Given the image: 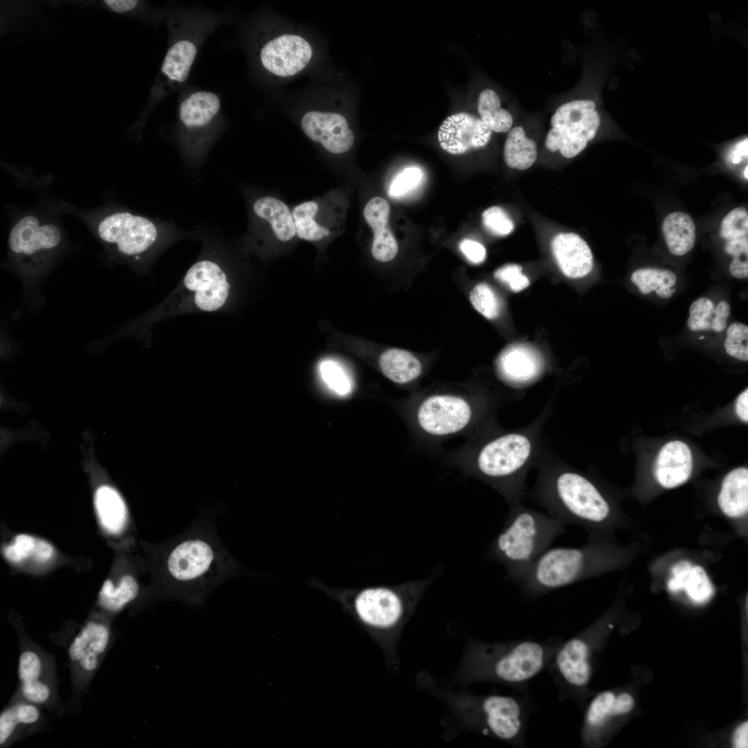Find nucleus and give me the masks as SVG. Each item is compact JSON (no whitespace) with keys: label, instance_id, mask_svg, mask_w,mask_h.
<instances>
[{"label":"nucleus","instance_id":"nucleus-7","mask_svg":"<svg viewBox=\"0 0 748 748\" xmlns=\"http://www.w3.org/2000/svg\"><path fill=\"white\" fill-rule=\"evenodd\" d=\"M600 125L601 116L596 100L576 93L553 112L544 147L548 152L563 158H574L596 137Z\"/></svg>","mask_w":748,"mask_h":748},{"label":"nucleus","instance_id":"nucleus-21","mask_svg":"<svg viewBox=\"0 0 748 748\" xmlns=\"http://www.w3.org/2000/svg\"><path fill=\"white\" fill-rule=\"evenodd\" d=\"M389 215V204L380 197L372 198L364 209L366 221L374 233L371 253L380 262L393 260L398 251L396 240L388 226Z\"/></svg>","mask_w":748,"mask_h":748},{"label":"nucleus","instance_id":"nucleus-47","mask_svg":"<svg viewBox=\"0 0 748 748\" xmlns=\"http://www.w3.org/2000/svg\"><path fill=\"white\" fill-rule=\"evenodd\" d=\"M724 251L733 258L748 256V237L727 240Z\"/></svg>","mask_w":748,"mask_h":748},{"label":"nucleus","instance_id":"nucleus-10","mask_svg":"<svg viewBox=\"0 0 748 748\" xmlns=\"http://www.w3.org/2000/svg\"><path fill=\"white\" fill-rule=\"evenodd\" d=\"M61 240V231L55 224L28 215L21 217L11 229L8 246L10 252L24 266L37 269L44 265Z\"/></svg>","mask_w":748,"mask_h":748},{"label":"nucleus","instance_id":"nucleus-18","mask_svg":"<svg viewBox=\"0 0 748 748\" xmlns=\"http://www.w3.org/2000/svg\"><path fill=\"white\" fill-rule=\"evenodd\" d=\"M551 249L560 270L567 278L585 277L593 268V254L590 247L575 233L555 235L551 240Z\"/></svg>","mask_w":748,"mask_h":748},{"label":"nucleus","instance_id":"nucleus-27","mask_svg":"<svg viewBox=\"0 0 748 748\" xmlns=\"http://www.w3.org/2000/svg\"><path fill=\"white\" fill-rule=\"evenodd\" d=\"M662 231L669 251L675 256H684L694 247L696 227L687 213L676 211L666 216Z\"/></svg>","mask_w":748,"mask_h":748},{"label":"nucleus","instance_id":"nucleus-29","mask_svg":"<svg viewBox=\"0 0 748 748\" xmlns=\"http://www.w3.org/2000/svg\"><path fill=\"white\" fill-rule=\"evenodd\" d=\"M730 312V305L726 301L715 305L710 299L701 297L691 305L687 325L692 331L713 330L720 332L726 328Z\"/></svg>","mask_w":748,"mask_h":748},{"label":"nucleus","instance_id":"nucleus-3","mask_svg":"<svg viewBox=\"0 0 748 748\" xmlns=\"http://www.w3.org/2000/svg\"><path fill=\"white\" fill-rule=\"evenodd\" d=\"M233 282L222 267L210 259L194 263L180 283L152 310L132 327L147 334L148 328L163 319L194 312H226L232 303Z\"/></svg>","mask_w":748,"mask_h":748},{"label":"nucleus","instance_id":"nucleus-1","mask_svg":"<svg viewBox=\"0 0 748 748\" xmlns=\"http://www.w3.org/2000/svg\"><path fill=\"white\" fill-rule=\"evenodd\" d=\"M431 580L355 589L330 587L315 578L308 584L337 602L380 646L389 667L395 668L402 632Z\"/></svg>","mask_w":748,"mask_h":748},{"label":"nucleus","instance_id":"nucleus-44","mask_svg":"<svg viewBox=\"0 0 748 748\" xmlns=\"http://www.w3.org/2000/svg\"><path fill=\"white\" fill-rule=\"evenodd\" d=\"M422 178L420 169L411 167L405 168L392 181L389 188V195L393 197L400 196L415 186Z\"/></svg>","mask_w":748,"mask_h":748},{"label":"nucleus","instance_id":"nucleus-25","mask_svg":"<svg viewBox=\"0 0 748 748\" xmlns=\"http://www.w3.org/2000/svg\"><path fill=\"white\" fill-rule=\"evenodd\" d=\"M718 501L722 511L730 517H739L748 510V470L740 467L724 477Z\"/></svg>","mask_w":748,"mask_h":748},{"label":"nucleus","instance_id":"nucleus-31","mask_svg":"<svg viewBox=\"0 0 748 748\" xmlns=\"http://www.w3.org/2000/svg\"><path fill=\"white\" fill-rule=\"evenodd\" d=\"M379 365L382 373L398 384L411 382L422 372L418 359L411 353L399 348H391L382 353Z\"/></svg>","mask_w":748,"mask_h":748},{"label":"nucleus","instance_id":"nucleus-6","mask_svg":"<svg viewBox=\"0 0 748 748\" xmlns=\"http://www.w3.org/2000/svg\"><path fill=\"white\" fill-rule=\"evenodd\" d=\"M546 502L551 516L585 528L607 522L611 515L609 504L597 487L572 471L560 472L548 480Z\"/></svg>","mask_w":748,"mask_h":748},{"label":"nucleus","instance_id":"nucleus-33","mask_svg":"<svg viewBox=\"0 0 748 748\" xmlns=\"http://www.w3.org/2000/svg\"><path fill=\"white\" fill-rule=\"evenodd\" d=\"M477 111L479 118L492 132L506 133L513 127L512 113L502 106L500 96L492 89H485L479 93Z\"/></svg>","mask_w":748,"mask_h":748},{"label":"nucleus","instance_id":"nucleus-17","mask_svg":"<svg viewBox=\"0 0 748 748\" xmlns=\"http://www.w3.org/2000/svg\"><path fill=\"white\" fill-rule=\"evenodd\" d=\"M110 641V632L103 623L89 621L75 636L69 648L71 662L82 673L91 675L98 668Z\"/></svg>","mask_w":748,"mask_h":748},{"label":"nucleus","instance_id":"nucleus-26","mask_svg":"<svg viewBox=\"0 0 748 748\" xmlns=\"http://www.w3.org/2000/svg\"><path fill=\"white\" fill-rule=\"evenodd\" d=\"M94 506L102 527L109 533H121L127 522V510L120 494L109 486H101L96 491Z\"/></svg>","mask_w":748,"mask_h":748},{"label":"nucleus","instance_id":"nucleus-14","mask_svg":"<svg viewBox=\"0 0 748 748\" xmlns=\"http://www.w3.org/2000/svg\"><path fill=\"white\" fill-rule=\"evenodd\" d=\"M492 133L479 117L461 112L448 116L442 123L438 131V139L443 150L451 154L460 155L486 147Z\"/></svg>","mask_w":748,"mask_h":748},{"label":"nucleus","instance_id":"nucleus-13","mask_svg":"<svg viewBox=\"0 0 748 748\" xmlns=\"http://www.w3.org/2000/svg\"><path fill=\"white\" fill-rule=\"evenodd\" d=\"M217 552L208 541L198 537L179 542L169 551L166 571L179 585H192L203 580L216 567Z\"/></svg>","mask_w":748,"mask_h":748},{"label":"nucleus","instance_id":"nucleus-42","mask_svg":"<svg viewBox=\"0 0 748 748\" xmlns=\"http://www.w3.org/2000/svg\"><path fill=\"white\" fill-rule=\"evenodd\" d=\"M482 222L483 225L496 235H507L514 229V223L511 218L504 209L498 206L485 210L482 213Z\"/></svg>","mask_w":748,"mask_h":748},{"label":"nucleus","instance_id":"nucleus-41","mask_svg":"<svg viewBox=\"0 0 748 748\" xmlns=\"http://www.w3.org/2000/svg\"><path fill=\"white\" fill-rule=\"evenodd\" d=\"M319 368L322 379L335 393L343 395L350 392L352 386L350 378L339 364L326 360L321 362Z\"/></svg>","mask_w":748,"mask_h":748},{"label":"nucleus","instance_id":"nucleus-30","mask_svg":"<svg viewBox=\"0 0 748 748\" xmlns=\"http://www.w3.org/2000/svg\"><path fill=\"white\" fill-rule=\"evenodd\" d=\"M53 546L44 540L28 534L17 535L3 548L5 558L12 564H21L28 560L44 563L53 558Z\"/></svg>","mask_w":748,"mask_h":748},{"label":"nucleus","instance_id":"nucleus-35","mask_svg":"<svg viewBox=\"0 0 748 748\" xmlns=\"http://www.w3.org/2000/svg\"><path fill=\"white\" fill-rule=\"evenodd\" d=\"M139 587L130 575L123 576L117 585L106 580L98 593V602L101 607L110 612H117L133 601L138 596Z\"/></svg>","mask_w":748,"mask_h":748},{"label":"nucleus","instance_id":"nucleus-32","mask_svg":"<svg viewBox=\"0 0 748 748\" xmlns=\"http://www.w3.org/2000/svg\"><path fill=\"white\" fill-rule=\"evenodd\" d=\"M253 211L258 217L269 222L278 240L286 242L294 237L296 229L292 215L282 201L272 197H261L254 202Z\"/></svg>","mask_w":748,"mask_h":748},{"label":"nucleus","instance_id":"nucleus-51","mask_svg":"<svg viewBox=\"0 0 748 748\" xmlns=\"http://www.w3.org/2000/svg\"><path fill=\"white\" fill-rule=\"evenodd\" d=\"M733 740L734 747L736 748L748 747V722L747 721L736 729Z\"/></svg>","mask_w":748,"mask_h":748},{"label":"nucleus","instance_id":"nucleus-48","mask_svg":"<svg viewBox=\"0 0 748 748\" xmlns=\"http://www.w3.org/2000/svg\"><path fill=\"white\" fill-rule=\"evenodd\" d=\"M747 150L748 139L745 138L734 144L730 149L728 153L729 161L733 164L740 163L745 157H747Z\"/></svg>","mask_w":748,"mask_h":748},{"label":"nucleus","instance_id":"nucleus-52","mask_svg":"<svg viewBox=\"0 0 748 748\" xmlns=\"http://www.w3.org/2000/svg\"><path fill=\"white\" fill-rule=\"evenodd\" d=\"M747 172H748V166L747 165L745 166V170H744V177L747 180L748 179V173Z\"/></svg>","mask_w":748,"mask_h":748},{"label":"nucleus","instance_id":"nucleus-5","mask_svg":"<svg viewBox=\"0 0 748 748\" xmlns=\"http://www.w3.org/2000/svg\"><path fill=\"white\" fill-rule=\"evenodd\" d=\"M559 519L529 509L517 508L489 548V555L501 563L514 580L564 532Z\"/></svg>","mask_w":748,"mask_h":748},{"label":"nucleus","instance_id":"nucleus-36","mask_svg":"<svg viewBox=\"0 0 748 748\" xmlns=\"http://www.w3.org/2000/svg\"><path fill=\"white\" fill-rule=\"evenodd\" d=\"M630 279L643 294L655 292L663 299L674 294L673 287L677 281V275L672 271L655 267L637 269L632 272Z\"/></svg>","mask_w":748,"mask_h":748},{"label":"nucleus","instance_id":"nucleus-43","mask_svg":"<svg viewBox=\"0 0 748 748\" xmlns=\"http://www.w3.org/2000/svg\"><path fill=\"white\" fill-rule=\"evenodd\" d=\"M494 277L506 285L513 292H519L526 288L529 279L522 273V268L517 264L505 265L497 269Z\"/></svg>","mask_w":748,"mask_h":748},{"label":"nucleus","instance_id":"nucleus-20","mask_svg":"<svg viewBox=\"0 0 748 748\" xmlns=\"http://www.w3.org/2000/svg\"><path fill=\"white\" fill-rule=\"evenodd\" d=\"M693 461L689 447L680 440L666 443L659 451L655 464V477L665 488L684 483L692 472Z\"/></svg>","mask_w":748,"mask_h":748},{"label":"nucleus","instance_id":"nucleus-12","mask_svg":"<svg viewBox=\"0 0 748 748\" xmlns=\"http://www.w3.org/2000/svg\"><path fill=\"white\" fill-rule=\"evenodd\" d=\"M472 409L465 398L450 394L429 396L419 404L416 422L425 434L445 437L459 433L470 423Z\"/></svg>","mask_w":748,"mask_h":748},{"label":"nucleus","instance_id":"nucleus-46","mask_svg":"<svg viewBox=\"0 0 748 748\" xmlns=\"http://www.w3.org/2000/svg\"><path fill=\"white\" fill-rule=\"evenodd\" d=\"M459 247L466 258L474 264L481 263L486 258L485 247L477 241L464 239L461 242Z\"/></svg>","mask_w":748,"mask_h":748},{"label":"nucleus","instance_id":"nucleus-24","mask_svg":"<svg viewBox=\"0 0 748 748\" xmlns=\"http://www.w3.org/2000/svg\"><path fill=\"white\" fill-rule=\"evenodd\" d=\"M220 106V100L216 93L208 91L193 92L179 105V120L188 130L202 129L214 121L219 114Z\"/></svg>","mask_w":748,"mask_h":748},{"label":"nucleus","instance_id":"nucleus-34","mask_svg":"<svg viewBox=\"0 0 748 748\" xmlns=\"http://www.w3.org/2000/svg\"><path fill=\"white\" fill-rule=\"evenodd\" d=\"M40 711L36 704L26 700L15 702L0 715L1 747L10 741L20 729L36 723Z\"/></svg>","mask_w":748,"mask_h":748},{"label":"nucleus","instance_id":"nucleus-9","mask_svg":"<svg viewBox=\"0 0 748 748\" xmlns=\"http://www.w3.org/2000/svg\"><path fill=\"white\" fill-rule=\"evenodd\" d=\"M176 36L170 42L159 73L150 90L148 108H151L177 86L184 82L197 56L204 34L198 28L174 29Z\"/></svg>","mask_w":748,"mask_h":748},{"label":"nucleus","instance_id":"nucleus-16","mask_svg":"<svg viewBox=\"0 0 748 748\" xmlns=\"http://www.w3.org/2000/svg\"><path fill=\"white\" fill-rule=\"evenodd\" d=\"M301 127L311 140L332 153L347 152L355 141L346 119L339 114L309 112L303 116Z\"/></svg>","mask_w":748,"mask_h":748},{"label":"nucleus","instance_id":"nucleus-8","mask_svg":"<svg viewBox=\"0 0 748 748\" xmlns=\"http://www.w3.org/2000/svg\"><path fill=\"white\" fill-rule=\"evenodd\" d=\"M101 241L120 256L139 260L147 254L158 240V231L149 219L128 212L105 216L97 226Z\"/></svg>","mask_w":748,"mask_h":748},{"label":"nucleus","instance_id":"nucleus-2","mask_svg":"<svg viewBox=\"0 0 748 748\" xmlns=\"http://www.w3.org/2000/svg\"><path fill=\"white\" fill-rule=\"evenodd\" d=\"M562 641L558 636L497 643L471 639L452 681L465 685L488 682L522 689L549 668Z\"/></svg>","mask_w":748,"mask_h":748},{"label":"nucleus","instance_id":"nucleus-19","mask_svg":"<svg viewBox=\"0 0 748 748\" xmlns=\"http://www.w3.org/2000/svg\"><path fill=\"white\" fill-rule=\"evenodd\" d=\"M18 676L24 700L39 705L51 698L53 688L47 677V664L39 652L31 648L21 651Z\"/></svg>","mask_w":748,"mask_h":748},{"label":"nucleus","instance_id":"nucleus-15","mask_svg":"<svg viewBox=\"0 0 748 748\" xmlns=\"http://www.w3.org/2000/svg\"><path fill=\"white\" fill-rule=\"evenodd\" d=\"M312 55L311 46L304 38L285 34L268 41L260 50V59L268 71L287 77L305 67Z\"/></svg>","mask_w":748,"mask_h":748},{"label":"nucleus","instance_id":"nucleus-49","mask_svg":"<svg viewBox=\"0 0 748 748\" xmlns=\"http://www.w3.org/2000/svg\"><path fill=\"white\" fill-rule=\"evenodd\" d=\"M729 271L735 278H747L748 276L747 257L733 258L729 265Z\"/></svg>","mask_w":748,"mask_h":748},{"label":"nucleus","instance_id":"nucleus-38","mask_svg":"<svg viewBox=\"0 0 748 748\" xmlns=\"http://www.w3.org/2000/svg\"><path fill=\"white\" fill-rule=\"evenodd\" d=\"M470 300L474 309L488 319L497 317L501 302L494 290L487 283L477 284L470 293Z\"/></svg>","mask_w":748,"mask_h":748},{"label":"nucleus","instance_id":"nucleus-37","mask_svg":"<svg viewBox=\"0 0 748 748\" xmlns=\"http://www.w3.org/2000/svg\"><path fill=\"white\" fill-rule=\"evenodd\" d=\"M318 209L315 202H306L294 207L292 217L297 235L303 240L316 241L328 236L330 231L314 220Z\"/></svg>","mask_w":748,"mask_h":748},{"label":"nucleus","instance_id":"nucleus-39","mask_svg":"<svg viewBox=\"0 0 748 748\" xmlns=\"http://www.w3.org/2000/svg\"><path fill=\"white\" fill-rule=\"evenodd\" d=\"M727 353L740 361H748V327L739 322L731 324L724 342Z\"/></svg>","mask_w":748,"mask_h":748},{"label":"nucleus","instance_id":"nucleus-28","mask_svg":"<svg viewBox=\"0 0 748 748\" xmlns=\"http://www.w3.org/2000/svg\"><path fill=\"white\" fill-rule=\"evenodd\" d=\"M538 147L522 125H515L508 132L504 145V159L513 169L524 170L536 161Z\"/></svg>","mask_w":748,"mask_h":748},{"label":"nucleus","instance_id":"nucleus-50","mask_svg":"<svg viewBox=\"0 0 748 748\" xmlns=\"http://www.w3.org/2000/svg\"><path fill=\"white\" fill-rule=\"evenodd\" d=\"M737 416L744 422L748 421V389H746L737 398L736 401Z\"/></svg>","mask_w":748,"mask_h":748},{"label":"nucleus","instance_id":"nucleus-40","mask_svg":"<svg viewBox=\"0 0 748 748\" xmlns=\"http://www.w3.org/2000/svg\"><path fill=\"white\" fill-rule=\"evenodd\" d=\"M720 235L727 241L748 237L747 211L738 207L729 212L721 222Z\"/></svg>","mask_w":748,"mask_h":748},{"label":"nucleus","instance_id":"nucleus-22","mask_svg":"<svg viewBox=\"0 0 748 748\" xmlns=\"http://www.w3.org/2000/svg\"><path fill=\"white\" fill-rule=\"evenodd\" d=\"M501 376L513 383H524L535 377L540 373L542 362L540 355L531 346L516 344L506 348L497 362Z\"/></svg>","mask_w":748,"mask_h":748},{"label":"nucleus","instance_id":"nucleus-23","mask_svg":"<svg viewBox=\"0 0 748 748\" xmlns=\"http://www.w3.org/2000/svg\"><path fill=\"white\" fill-rule=\"evenodd\" d=\"M668 588L672 592L685 590L695 603L709 601L713 595V586L703 567L686 560L675 564L670 570Z\"/></svg>","mask_w":748,"mask_h":748},{"label":"nucleus","instance_id":"nucleus-45","mask_svg":"<svg viewBox=\"0 0 748 748\" xmlns=\"http://www.w3.org/2000/svg\"><path fill=\"white\" fill-rule=\"evenodd\" d=\"M141 5V1L136 0H103L98 3L99 8L118 15L132 14Z\"/></svg>","mask_w":748,"mask_h":748},{"label":"nucleus","instance_id":"nucleus-4","mask_svg":"<svg viewBox=\"0 0 748 748\" xmlns=\"http://www.w3.org/2000/svg\"><path fill=\"white\" fill-rule=\"evenodd\" d=\"M452 715L462 728L481 733L512 745H525V731L529 714L527 702L501 695H477L467 693H443Z\"/></svg>","mask_w":748,"mask_h":748},{"label":"nucleus","instance_id":"nucleus-11","mask_svg":"<svg viewBox=\"0 0 748 748\" xmlns=\"http://www.w3.org/2000/svg\"><path fill=\"white\" fill-rule=\"evenodd\" d=\"M531 451L527 436L517 433L502 435L481 449L476 461L477 470L490 479H513L526 463Z\"/></svg>","mask_w":748,"mask_h":748}]
</instances>
